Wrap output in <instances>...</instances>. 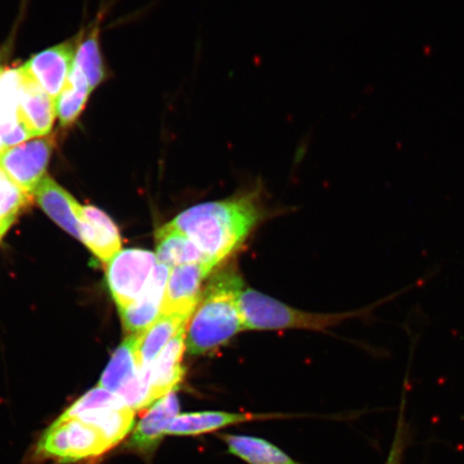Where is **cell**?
Wrapping results in <instances>:
<instances>
[{
	"label": "cell",
	"instance_id": "obj_9",
	"mask_svg": "<svg viewBox=\"0 0 464 464\" xmlns=\"http://www.w3.org/2000/svg\"><path fill=\"white\" fill-rule=\"evenodd\" d=\"M169 274L170 269L168 266L156 265L142 294L125 309L120 310L121 324L127 334H141L160 317Z\"/></svg>",
	"mask_w": 464,
	"mask_h": 464
},
{
	"label": "cell",
	"instance_id": "obj_13",
	"mask_svg": "<svg viewBox=\"0 0 464 464\" xmlns=\"http://www.w3.org/2000/svg\"><path fill=\"white\" fill-rule=\"evenodd\" d=\"M34 199L63 230L81 241V207L79 202L57 184L53 179L45 176L34 190Z\"/></svg>",
	"mask_w": 464,
	"mask_h": 464
},
{
	"label": "cell",
	"instance_id": "obj_21",
	"mask_svg": "<svg viewBox=\"0 0 464 464\" xmlns=\"http://www.w3.org/2000/svg\"><path fill=\"white\" fill-rule=\"evenodd\" d=\"M246 414L225 413V411H200L178 415L168 427L166 434L197 435L218 430V429L235 425L251 420Z\"/></svg>",
	"mask_w": 464,
	"mask_h": 464
},
{
	"label": "cell",
	"instance_id": "obj_14",
	"mask_svg": "<svg viewBox=\"0 0 464 464\" xmlns=\"http://www.w3.org/2000/svg\"><path fill=\"white\" fill-rule=\"evenodd\" d=\"M179 411V399L174 392L156 401L147 415L138 422L129 442L130 449L141 452L153 450L178 416Z\"/></svg>",
	"mask_w": 464,
	"mask_h": 464
},
{
	"label": "cell",
	"instance_id": "obj_27",
	"mask_svg": "<svg viewBox=\"0 0 464 464\" xmlns=\"http://www.w3.org/2000/svg\"><path fill=\"white\" fill-rule=\"evenodd\" d=\"M5 71L2 67H0V78H2V75L4 74Z\"/></svg>",
	"mask_w": 464,
	"mask_h": 464
},
{
	"label": "cell",
	"instance_id": "obj_26",
	"mask_svg": "<svg viewBox=\"0 0 464 464\" xmlns=\"http://www.w3.org/2000/svg\"><path fill=\"white\" fill-rule=\"evenodd\" d=\"M14 222V219H0V241L10 228V226Z\"/></svg>",
	"mask_w": 464,
	"mask_h": 464
},
{
	"label": "cell",
	"instance_id": "obj_22",
	"mask_svg": "<svg viewBox=\"0 0 464 464\" xmlns=\"http://www.w3.org/2000/svg\"><path fill=\"white\" fill-rule=\"evenodd\" d=\"M224 439L231 454L249 464H300L265 440L235 434L225 435Z\"/></svg>",
	"mask_w": 464,
	"mask_h": 464
},
{
	"label": "cell",
	"instance_id": "obj_1",
	"mask_svg": "<svg viewBox=\"0 0 464 464\" xmlns=\"http://www.w3.org/2000/svg\"><path fill=\"white\" fill-rule=\"evenodd\" d=\"M260 216L257 193H247L191 207L170 223L218 265L243 245Z\"/></svg>",
	"mask_w": 464,
	"mask_h": 464
},
{
	"label": "cell",
	"instance_id": "obj_6",
	"mask_svg": "<svg viewBox=\"0 0 464 464\" xmlns=\"http://www.w3.org/2000/svg\"><path fill=\"white\" fill-rule=\"evenodd\" d=\"M54 147L55 139L46 137L5 149L0 154V169L31 195L45 177Z\"/></svg>",
	"mask_w": 464,
	"mask_h": 464
},
{
	"label": "cell",
	"instance_id": "obj_24",
	"mask_svg": "<svg viewBox=\"0 0 464 464\" xmlns=\"http://www.w3.org/2000/svg\"><path fill=\"white\" fill-rule=\"evenodd\" d=\"M31 195L23 191L0 169V219H14L28 207Z\"/></svg>",
	"mask_w": 464,
	"mask_h": 464
},
{
	"label": "cell",
	"instance_id": "obj_15",
	"mask_svg": "<svg viewBox=\"0 0 464 464\" xmlns=\"http://www.w3.org/2000/svg\"><path fill=\"white\" fill-rule=\"evenodd\" d=\"M19 87L17 69L5 72L0 78V141L5 148L32 138L19 115Z\"/></svg>",
	"mask_w": 464,
	"mask_h": 464
},
{
	"label": "cell",
	"instance_id": "obj_25",
	"mask_svg": "<svg viewBox=\"0 0 464 464\" xmlns=\"http://www.w3.org/2000/svg\"><path fill=\"white\" fill-rule=\"evenodd\" d=\"M404 404L405 403L402 402V410L400 411L396 433H394L390 454H388L385 464H402L403 461L406 445V429L403 411Z\"/></svg>",
	"mask_w": 464,
	"mask_h": 464
},
{
	"label": "cell",
	"instance_id": "obj_10",
	"mask_svg": "<svg viewBox=\"0 0 464 464\" xmlns=\"http://www.w3.org/2000/svg\"><path fill=\"white\" fill-rule=\"evenodd\" d=\"M20 78L19 115L32 138L49 135L56 118L55 101L22 67Z\"/></svg>",
	"mask_w": 464,
	"mask_h": 464
},
{
	"label": "cell",
	"instance_id": "obj_20",
	"mask_svg": "<svg viewBox=\"0 0 464 464\" xmlns=\"http://www.w3.org/2000/svg\"><path fill=\"white\" fill-rule=\"evenodd\" d=\"M92 92L85 75L73 65L65 87L55 100L56 115L63 129L72 126L79 120Z\"/></svg>",
	"mask_w": 464,
	"mask_h": 464
},
{
	"label": "cell",
	"instance_id": "obj_19",
	"mask_svg": "<svg viewBox=\"0 0 464 464\" xmlns=\"http://www.w3.org/2000/svg\"><path fill=\"white\" fill-rule=\"evenodd\" d=\"M136 339L137 335L127 336L118 347L104 369L98 386L116 394L143 373L136 358Z\"/></svg>",
	"mask_w": 464,
	"mask_h": 464
},
{
	"label": "cell",
	"instance_id": "obj_4",
	"mask_svg": "<svg viewBox=\"0 0 464 464\" xmlns=\"http://www.w3.org/2000/svg\"><path fill=\"white\" fill-rule=\"evenodd\" d=\"M111 449L96 428L77 419L60 416L40 438L37 455L73 463L102 456Z\"/></svg>",
	"mask_w": 464,
	"mask_h": 464
},
{
	"label": "cell",
	"instance_id": "obj_23",
	"mask_svg": "<svg viewBox=\"0 0 464 464\" xmlns=\"http://www.w3.org/2000/svg\"><path fill=\"white\" fill-rule=\"evenodd\" d=\"M100 25L92 28L82 43L77 46L74 66L85 75L92 91L97 89L106 79L103 58L100 44Z\"/></svg>",
	"mask_w": 464,
	"mask_h": 464
},
{
	"label": "cell",
	"instance_id": "obj_18",
	"mask_svg": "<svg viewBox=\"0 0 464 464\" xmlns=\"http://www.w3.org/2000/svg\"><path fill=\"white\" fill-rule=\"evenodd\" d=\"M97 429L111 448L129 434L135 422V411L127 405L104 406L73 417Z\"/></svg>",
	"mask_w": 464,
	"mask_h": 464
},
{
	"label": "cell",
	"instance_id": "obj_16",
	"mask_svg": "<svg viewBox=\"0 0 464 464\" xmlns=\"http://www.w3.org/2000/svg\"><path fill=\"white\" fill-rule=\"evenodd\" d=\"M190 315L160 314L145 332L137 335L135 353L139 367L147 371L179 330L188 326Z\"/></svg>",
	"mask_w": 464,
	"mask_h": 464
},
{
	"label": "cell",
	"instance_id": "obj_11",
	"mask_svg": "<svg viewBox=\"0 0 464 464\" xmlns=\"http://www.w3.org/2000/svg\"><path fill=\"white\" fill-rule=\"evenodd\" d=\"M81 241L103 264H108L121 251L120 231L113 220L100 208L81 207Z\"/></svg>",
	"mask_w": 464,
	"mask_h": 464
},
{
	"label": "cell",
	"instance_id": "obj_2",
	"mask_svg": "<svg viewBox=\"0 0 464 464\" xmlns=\"http://www.w3.org/2000/svg\"><path fill=\"white\" fill-rule=\"evenodd\" d=\"M242 290L241 277L234 272L214 276L202 289L187 326L185 344L190 353L212 352L245 329L237 304Z\"/></svg>",
	"mask_w": 464,
	"mask_h": 464
},
{
	"label": "cell",
	"instance_id": "obj_3",
	"mask_svg": "<svg viewBox=\"0 0 464 464\" xmlns=\"http://www.w3.org/2000/svg\"><path fill=\"white\" fill-rule=\"evenodd\" d=\"M420 285L414 283L400 292L394 293L384 299L376 301L373 304L362 307L356 311L345 313H334V314H318V313H307L293 309L256 290L248 288L242 290L237 299L241 313L243 327L249 330H275L287 328H300L317 330L323 332L330 327H334L345 321L353 318H365L375 321L373 312L376 307L397 298L398 295L408 292L411 288Z\"/></svg>",
	"mask_w": 464,
	"mask_h": 464
},
{
	"label": "cell",
	"instance_id": "obj_8",
	"mask_svg": "<svg viewBox=\"0 0 464 464\" xmlns=\"http://www.w3.org/2000/svg\"><path fill=\"white\" fill-rule=\"evenodd\" d=\"M75 51L73 42L57 44L34 55L22 68L55 101L72 72Z\"/></svg>",
	"mask_w": 464,
	"mask_h": 464
},
{
	"label": "cell",
	"instance_id": "obj_5",
	"mask_svg": "<svg viewBox=\"0 0 464 464\" xmlns=\"http://www.w3.org/2000/svg\"><path fill=\"white\" fill-rule=\"evenodd\" d=\"M156 255L140 248L120 251L106 266L107 283L119 310L140 295L153 275Z\"/></svg>",
	"mask_w": 464,
	"mask_h": 464
},
{
	"label": "cell",
	"instance_id": "obj_7",
	"mask_svg": "<svg viewBox=\"0 0 464 464\" xmlns=\"http://www.w3.org/2000/svg\"><path fill=\"white\" fill-rule=\"evenodd\" d=\"M218 264H189L172 268L168 277L164 304L160 314H191L198 304L202 284Z\"/></svg>",
	"mask_w": 464,
	"mask_h": 464
},
{
	"label": "cell",
	"instance_id": "obj_17",
	"mask_svg": "<svg viewBox=\"0 0 464 464\" xmlns=\"http://www.w3.org/2000/svg\"><path fill=\"white\" fill-rule=\"evenodd\" d=\"M155 239L158 264L164 265L169 269L183 265L212 261L188 236L174 227L171 223L162 226L156 231Z\"/></svg>",
	"mask_w": 464,
	"mask_h": 464
},
{
	"label": "cell",
	"instance_id": "obj_12",
	"mask_svg": "<svg viewBox=\"0 0 464 464\" xmlns=\"http://www.w3.org/2000/svg\"><path fill=\"white\" fill-rule=\"evenodd\" d=\"M185 338H187V326L179 330L147 370L154 402L173 392L183 380L182 358L187 348Z\"/></svg>",
	"mask_w": 464,
	"mask_h": 464
}]
</instances>
